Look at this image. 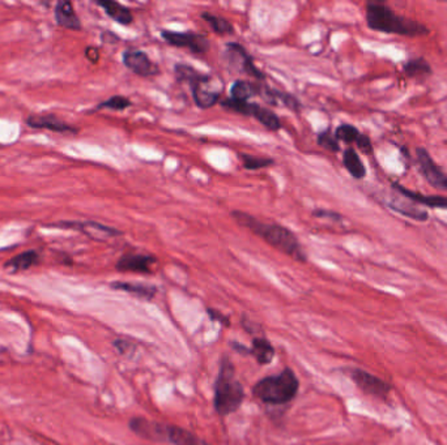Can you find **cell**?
<instances>
[{
	"label": "cell",
	"instance_id": "obj_7",
	"mask_svg": "<svg viewBox=\"0 0 447 445\" xmlns=\"http://www.w3.org/2000/svg\"><path fill=\"white\" fill-rule=\"evenodd\" d=\"M161 37L174 47L190 50L192 54L197 55H203L209 50V41L203 34L194 32L177 33L172 30H161Z\"/></svg>",
	"mask_w": 447,
	"mask_h": 445
},
{
	"label": "cell",
	"instance_id": "obj_31",
	"mask_svg": "<svg viewBox=\"0 0 447 445\" xmlns=\"http://www.w3.org/2000/svg\"><path fill=\"white\" fill-rule=\"evenodd\" d=\"M316 142H318L319 147L327 149V150H330V152H333V153H336V152H339L340 150L339 141L336 140L335 135L331 133L330 130H326V131H323V133H318Z\"/></svg>",
	"mask_w": 447,
	"mask_h": 445
},
{
	"label": "cell",
	"instance_id": "obj_22",
	"mask_svg": "<svg viewBox=\"0 0 447 445\" xmlns=\"http://www.w3.org/2000/svg\"><path fill=\"white\" fill-rule=\"evenodd\" d=\"M248 355H253L259 364H270L275 356V349L267 338L255 337L248 347Z\"/></svg>",
	"mask_w": 447,
	"mask_h": 445
},
{
	"label": "cell",
	"instance_id": "obj_2",
	"mask_svg": "<svg viewBox=\"0 0 447 445\" xmlns=\"http://www.w3.org/2000/svg\"><path fill=\"white\" fill-rule=\"evenodd\" d=\"M365 15L366 24L375 32L404 37H420L429 34V29L425 25L412 18L399 16L383 3H368Z\"/></svg>",
	"mask_w": 447,
	"mask_h": 445
},
{
	"label": "cell",
	"instance_id": "obj_5",
	"mask_svg": "<svg viewBox=\"0 0 447 445\" xmlns=\"http://www.w3.org/2000/svg\"><path fill=\"white\" fill-rule=\"evenodd\" d=\"M346 373L365 395L372 397V398H377V400H381V401L389 400L392 387L387 381L372 375L370 372L365 371L361 368H356V367L347 368Z\"/></svg>",
	"mask_w": 447,
	"mask_h": 445
},
{
	"label": "cell",
	"instance_id": "obj_32",
	"mask_svg": "<svg viewBox=\"0 0 447 445\" xmlns=\"http://www.w3.org/2000/svg\"><path fill=\"white\" fill-rule=\"evenodd\" d=\"M131 106V101L128 98H126L123 96H114L111 98H109L108 101H104L101 102L97 108H110V110H116V111H121V110H126Z\"/></svg>",
	"mask_w": 447,
	"mask_h": 445
},
{
	"label": "cell",
	"instance_id": "obj_29",
	"mask_svg": "<svg viewBox=\"0 0 447 445\" xmlns=\"http://www.w3.org/2000/svg\"><path fill=\"white\" fill-rule=\"evenodd\" d=\"M240 159L242 161V165L246 170H260L270 167L275 164L272 158H267V157H254L250 154H240Z\"/></svg>",
	"mask_w": 447,
	"mask_h": 445
},
{
	"label": "cell",
	"instance_id": "obj_16",
	"mask_svg": "<svg viewBox=\"0 0 447 445\" xmlns=\"http://www.w3.org/2000/svg\"><path fill=\"white\" fill-rule=\"evenodd\" d=\"M55 21L59 26L71 30H80L82 23L74 12V4L71 1H59L54 11Z\"/></svg>",
	"mask_w": 447,
	"mask_h": 445
},
{
	"label": "cell",
	"instance_id": "obj_10",
	"mask_svg": "<svg viewBox=\"0 0 447 445\" xmlns=\"http://www.w3.org/2000/svg\"><path fill=\"white\" fill-rule=\"evenodd\" d=\"M123 64L133 74L141 77H150L160 74V68L155 64L148 55L141 50H126L123 52Z\"/></svg>",
	"mask_w": 447,
	"mask_h": 445
},
{
	"label": "cell",
	"instance_id": "obj_28",
	"mask_svg": "<svg viewBox=\"0 0 447 445\" xmlns=\"http://www.w3.org/2000/svg\"><path fill=\"white\" fill-rule=\"evenodd\" d=\"M174 72H175V77L178 79V81L189 83L190 85L197 83L199 79L203 76V74L198 72L195 68L187 66V64H182V63L174 67Z\"/></svg>",
	"mask_w": 447,
	"mask_h": 445
},
{
	"label": "cell",
	"instance_id": "obj_18",
	"mask_svg": "<svg viewBox=\"0 0 447 445\" xmlns=\"http://www.w3.org/2000/svg\"><path fill=\"white\" fill-rule=\"evenodd\" d=\"M165 441L173 445H209L190 431L173 424H166Z\"/></svg>",
	"mask_w": 447,
	"mask_h": 445
},
{
	"label": "cell",
	"instance_id": "obj_14",
	"mask_svg": "<svg viewBox=\"0 0 447 445\" xmlns=\"http://www.w3.org/2000/svg\"><path fill=\"white\" fill-rule=\"evenodd\" d=\"M128 427L143 439L152 440V441H165L166 424H162V423L148 421L145 418L138 417L130 421Z\"/></svg>",
	"mask_w": 447,
	"mask_h": 445
},
{
	"label": "cell",
	"instance_id": "obj_25",
	"mask_svg": "<svg viewBox=\"0 0 447 445\" xmlns=\"http://www.w3.org/2000/svg\"><path fill=\"white\" fill-rule=\"evenodd\" d=\"M260 84L250 83L246 80H237L231 88V98L248 101L251 97L259 96Z\"/></svg>",
	"mask_w": 447,
	"mask_h": 445
},
{
	"label": "cell",
	"instance_id": "obj_9",
	"mask_svg": "<svg viewBox=\"0 0 447 445\" xmlns=\"http://www.w3.org/2000/svg\"><path fill=\"white\" fill-rule=\"evenodd\" d=\"M53 226H59V227H66V229H72V230L80 231L84 235H87L88 238L97 242H106L111 238H116L122 235V231L110 227L102 223L94 222V221H84V222H60Z\"/></svg>",
	"mask_w": 447,
	"mask_h": 445
},
{
	"label": "cell",
	"instance_id": "obj_13",
	"mask_svg": "<svg viewBox=\"0 0 447 445\" xmlns=\"http://www.w3.org/2000/svg\"><path fill=\"white\" fill-rule=\"evenodd\" d=\"M387 206L391 210L397 212L399 215L408 217L414 221L425 222L429 218V213L426 210H424L419 204H416L412 200L404 198L402 195H397V196H392L387 201Z\"/></svg>",
	"mask_w": 447,
	"mask_h": 445
},
{
	"label": "cell",
	"instance_id": "obj_27",
	"mask_svg": "<svg viewBox=\"0 0 447 445\" xmlns=\"http://www.w3.org/2000/svg\"><path fill=\"white\" fill-rule=\"evenodd\" d=\"M404 72L412 79H425L431 74V68L425 59L417 58L408 60L404 64Z\"/></svg>",
	"mask_w": 447,
	"mask_h": 445
},
{
	"label": "cell",
	"instance_id": "obj_11",
	"mask_svg": "<svg viewBox=\"0 0 447 445\" xmlns=\"http://www.w3.org/2000/svg\"><path fill=\"white\" fill-rule=\"evenodd\" d=\"M212 77L203 74L197 83L191 85L192 97L199 108H211L221 99V91L211 88Z\"/></svg>",
	"mask_w": 447,
	"mask_h": 445
},
{
	"label": "cell",
	"instance_id": "obj_6",
	"mask_svg": "<svg viewBox=\"0 0 447 445\" xmlns=\"http://www.w3.org/2000/svg\"><path fill=\"white\" fill-rule=\"evenodd\" d=\"M224 58L226 62V66L232 72L250 74L257 80H265V74L260 69H258L250 54L240 43L236 42L228 43Z\"/></svg>",
	"mask_w": 447,
	"mask_h": 445
},
{
	"label": "cell",
	"instance_id": "obj_4",
	"mask_svg": "<svg viewBox=\"0 0 447 445\" xmlns=\"http://www.w3.org/2000/svg\"><path fill=\"white\" fill-rule=\"evenodd\" d=\"M299 381L290 368L282 370L279 375L259 380L253 387V396L268 405L288 404L297 396Z\"/></svg>",
	"mask_w": 447,
	"mask_h": 445
},
{
	"label": "cell",
	"instance_id": "obj_20",
	"mask_svg": "<svg viewBox=\"0 0 447 445\" xmlns=\"http://www.w3.org/2000/svg\"><path fill=\"white\" fill-rule=\"evenodd\" d=\"M248 116L255 118L258 122L262 124L263 127H265L268 131L276 133V131H279V130L282 128L280 118L276 116L272 110L265 108V106H262V105L251 103L250 111H248Z\"/></svg>",
	"mask_w": 447,
	"mask_h": 445
},
{
	"label": "cell",
	"instance_id": "obj_12",
	"mask_svg": "<svg viewBox=\"0 0 447 445\" xmlns=\"http://www.w3.org/2000/svg\"><path fill=\"white\" fill-rule=\"evenodd\" d=\"M158 263L155 256L144 254H126L116 261V271L123 273H140L150 274L152 265Z\"/></svg>",
	"mask_w": 447,
	"mask_h": 445
},
{
	"label": "cell",
	"instance_id": "obj_24",
	"mask_svg": "<svg viewBox=\"0 0 447 445\" xmlns=\"http://www.w3.org/2000/svg\"><path fill=\"white\" fill-rule=\"evenodd\" d=\"M343 164H344V167L347 169L348 173L351 174L355 179L365 178L366 169H365L364 162L361 161V158L357 154L355 149H346L344 156H343Z\"/></svg>",
	"mask_w": 447,
	"mask_h": 445
},
{
	"label": "cell",
	"instance_id": "obj_33",
	"mask_svg": "<svg viewBox=\"0 0 447 445\" xmlns=\"http://www.w3.org/2000/svg\"><path fill=\"white\" fill-rule=\"evenodd\" d=\"M357 147L360 150H363L366 154L372 153V140L366 135H360V137L356 141Z\"/></svg>",
	"mask_w": 447,
	"mask_h": 445
},
{
	"label": "cell",
	"instance_id": "obj_19",
	"mask_svg": "<svg viewBox=\"0 0 447 445\" xmlns=\"http://www.w3.org/2000/svg\"><path fill=\"white\" fill-rule=\"evenodd\" d=\"M96 4L102 7L110 18H113L118 24L130 25L133 24V16L131 9H127L123 4L113 1V0H101L96 1Z\"/></svg>",
	"mask_w": 447,
	"mask_h": 445
},
{
	"label": "cell",
	"instance_id": "obj_34",
	"mask_svg": "<svg viewBox=\"0 0 447 445\" xmlns=\"http://www.w3.org/2000/svg\"><path fill=\"white\" fill-rule=\"evenodd\" d=\"M313 215H314L315 217H318V218H331L333 221H340V218H341V215H338V213L329 212V210H323V209L314 210Z\"/></svg>",
	"mask_w": 447,
	"mask_h": 445
},
{
	"label": "cell",
	"instance_id": "obj_35",
	"mask_svg": "<svg viewBox=\"0 0 447 445\" xmlns=\"http://www.w3.org/2000/svg\"><path fill=\"white\" fill-rule=\"evenodd\" d=\"M208 313H209L211 319H212V320H215V322H221V324L226 325V327L231 324V322H229V319H228L226 316H224L223 313L219 312V311H216V310L208 308Z\"/></svg>",
	"mask_w": 447,
	"mask_h": 445
},
{
	"label": "cell",
	"instance_id": "obj_17",
	"mask_svg": "<svg viewBox=\"0 0 447 445\" xmlns=\"http://www.w3.org/2000/svg\"><path fill=\"white\" fill-rule=\"evenodd\" d=\"M392 187L397 190L399 195L412 200L419 205L431 206V208H436V209H445V210H447V198H445V196H436V195L424 196L421 193L407 190L403 186H400L397 183H394Z\"/></svg>",
	"mask_w": 447,
	"mask_h": 445
},
{
	"label": "cell",
	"instance_id": "obj_36",
	"mask_svg": "<svg viewBox=\"0 0 447 445\" xmlns=\"http://www.w3.org/2000/svg\"><path fill=\"white\" fill-rule=\"evenodd\" d=\"M87 58L89 59L93 63H97L99 59V50L94 49V47H89L87 49Z\"/></svg>",
	"mask_w": 447,
	"mask_h": 445
},
{
	"label": "cell",
	"instance_id": "obj_21",
	"mask_svg": "<svg viewBox=\"0 0 447 445\" xmlns=\"http://www.w3.org/2000/svg\"><path fill=\"white\" fill-rule=\"evenodd\" d=\"M113 289L121 290L124 293H128L131 295H135L140 299H147L150 300L156 297L158 294V288L152 286V285H144V283H138V282H122V281H116L110 285Z\"/></svg>",
	"mask_w": 447,
	"mask_h": 445
},
{
	"label": "cell",
	"instance_id": "obj_23",
	"mask_svg": "<svg viewBox=\"0 0 447 445\" xmlns=\"http://www.w3.org/2000/svg\"><path fill=\"white\" fill-rule=\"evenodd\" d=\"M38 263H40L38 252L34 249H29V251H25L20 255L12 257L6 263L4 266L12 272H23V271L31 269L32 266L38 264Z\"/></svg>",
	"mask_w": 447,
	"mask_h": 445
},
{
	"label": "cell",
	"instance_id": "obj_15",
	"mask_svg": "<svg viewBox=\"0 0 447 445\" xmlns=\"http://www.w3.org/2000/svg\"><path fill=\"white\" fill-rule=\"evenodd\" d=\"M26 123L29 127L32 128H37V130H49L53 133H77V130L67 124L66 122L60 120L59 118L55 116H32L28 118Z\"/></svg>",
	"mask_w": 447,
	"mask_h": 445
},
{
	"label": "cell",
	"instance_id": "obj_3",
	"mask_svg": "<svg viewBox=\"0 0 447 445\" xmlns=\"http://www.w3.org/2000/svg\"><path fill=\"white\" fill-rule=\"evenodd\" d=\"M245 398V390L236 378V367L225 355L220 363V370L215 381L214 406L217 414L228 417L237 412Z\"/></svg>",
	"mask_w": 447,
	"mask_h": 445
},
{
	"label": "cell",
	"instance_id": "obj_26",
	"mask_svg": "<svg viewBox=\"0 0 447 445\" xmlns=\"http://www.w3.org/2000/svg\"><path fill=\"white\" fill-rule=\"evenodd\" d=\"M202 18L207 23L212 30L219 35H233L234 34V28L233 25L224 17L216 16L214 13L209 12H203Z\"/></svg>",
	"mask_w": 447,
	"mask_h": 445
},
{
	"label": "cell",
	"instance_id": "obj_30",
	"mask_svg": "<svg viewBox=\"0 0 447 445\" xmlns=\"http://www.w3.org/2000/svg\"><path fill=\"white\" fill-rule=\"evenodd\" d=\"M333 135H335V137H336L338 141H344L347 144H353V142H356L361 133L352 124H341L336 128V131H335Z\"/></svg>",
	"mask_w": 447,
	"mask_h": 445
},
{
	"label": "cell",
	"instance_id": "obj_1",
	"mask_svg": "<svg viewBox=\"0 0 447 445\" xmlns=\"http://www.w3.org/2000/svg\"><path fill=\"white\" fill-rule=\"evenodd\" d=\"M232 217L240 226L254 232L259 238H262L282 254L290 256L299 263L307 261V254L304 248L299 244L297 237L288 227H284L279 223L262 222L255 217L241 210L232 212Z\"/></svg>",
	"mask_w": 447,
	"mask_h": 445
},
{
	"label": "cell",
	"instance_id": "obj_8",
	"mask_svg": "<svg viewBox=\"0 0 447 445\" xmlns=\"http://www.w3.org/2000/svg\"><path fill=\"white\" fill-rule=\"evenodd\" d=\"M416 159L419 171L431 187L447 191V174L439 167L425 148L416 149Z\"/></svg>",
	"mask_w": 447,
	"mask_h": 445
}]
</instances>
